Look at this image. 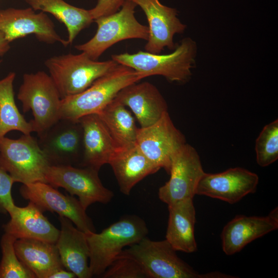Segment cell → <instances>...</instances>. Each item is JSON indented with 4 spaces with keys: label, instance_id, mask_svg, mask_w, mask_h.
<instances>
[{
    "label": "cell",
    "instance_id": "cell-1",
    "mask_svg": "<svg viewBox=\"0 0 278 278\" xmlns=\"http://www.w3.org/2000/svg\"><path fill=\"white\" fill-rule=\"evenodd\" d=\"M197 53L196 42L190 38L183 39L168 54L160 55L140 50L134 54L113 55L111 59L118 64L132 68L145 78L160 75L172 82L185 83L189 80Z\"/></svg>",
    "mask_w": 278,
    "mask_h": 278
},
{
    "label": "cell",
    "instance_id": "cell-2",
    "mask_svg": "<svg viewBox=\"0 0 278 278\" xmlns=\"http://www.w3.org/2000/svg\"><path fill=\"white\" fill-rule=\"evenodd\" d=\"M144 78L132 68L118 64L84 91L62 99L60 118L79 120L84 116L97 114L122 89Z\"/></svg>",
    "mask_w": 278,
    "mask_h": 278
},
{
    "label": "cell",
    "instance_id": "cell-3",
    "mask_svg": "<svg viewBox=\"0 0 278 278\" xmlns=\"http://www.w3.org/2000/svg\"><path fill=\"white\" fill-rule=\"evenodd\" d=\"M148 233V227L143 219L136 215H127L99 233L86 234L92 276L102 275L124 248L138 242Z\"/></svg>",
    "mask_w": 278,
    "mask_h": 278
},
{
    "label": "cell",
    "instance_id": "cell-4",
    "mask_svg": "<svg viewBox=\"0 0 278 278\" xmlns=\"http://www.w3.org/2000/svg\"><path fill=\"white\" fill-rule=\"evenodd\" d=\"M44 64L62 99L84 91L118 64L112 59L93 60L82 52L53 56Z\"/></svg>",
    "mask_w": 278,
    "mask_h": 278
},
{
    "label": "cell",
    "instance_id": "cell-5",
    "mask_svg": "<svg viewBox=\"0 0 278 278\" xmlns=\"http://www.w3.org/2000/svg\"><path fill=\"white\" fill-rule=\"evenodd\" d=\"M120 254L138 262L148 278L220 277L221 273L199 274L181 259L166 239L152 240L147 237L123 250Z\"/></svg>",
    "mask_w": 278,
    "mask_h": 278
},
{
    "label": "cell",
    "instance_id": "cell-6",
    "mask_svg": "<svg viewBox=\"0 0 278 278\" xmlns=\"http://www.w3.org/2000/svg\"><path fill=\"white\" fill-rule=\"evenodd\" d=\"M23 111H32L33 132L41 134L60 118L59 92L49 75L44 71L23 75L18 94Z\"/></svg>",
    "mask_w": 278,
    "mask_h": 278
},
{
    "label": "cell",
    "instance_id": "cell-7",
    "mask_svg": "<svg viewBox=\"0 0 278 278\" xmlns=\"http://www.w3.org/2000/svg\"><path fill=\"white\" fill-rule=\"evenodd\" d=\"M50 164L41 149L38 139L31 134L12 139L5 136L0 142V168L14 182L28 184L45 182Z\"/></svg>",
    "mask_w": 278,
    "mask_h": 278
},
{
    "label": "cell",
    "instance_id": "cell-8",
    "mask_svg": "<svg viewBox=\"0 0 278 278\" xmlns=\"http://www.w3.org/2000/svg\"><path fill=\"white\" fill-rule=\"evenodd\" d=\"M136 5L126 0L117 12L94 20L97 25L95 35L75 48L96 60L109 47L121 41L142 39L147 41L148 26L141 24L135 16Z\"/></svg>",
    "mask_w": 278,
    "mask_h": 278
},
{
    "label": "cell",
    "instance_id": "cell-9",
    "mask_svg": "<svg viewBox=\"0 0 278 278\" xmlns=\"http://www.w3.org/2000/svg\"><path fill=\"white\" fill-rule=\"evenodd\" d=\"M98 171L86 167L50 165L45 175V182L55 188H64L71 195L77 196L86 210L94 203L107 204L114 197L113 192L102 184Z\"/></svg>",
    "mask_w": 278,
    "mask_h": 278
},
{
    "label": "cell",
    "instance_id": "cell-10",
    "mask_svg": "<svg viewBox=\"0 0 278 278\" xmlns=\"http://www.w3.org/2000/svg\"><path fill=\"white\" fill-rule=\"evenodd\" d=\"M204 173L198 152L185 143L172 157L170 178L160 187L159 199L167 205L193 199L198 182Z\"/></svg>",
    "mask_w": 278,
    "mask_h": 278
},
{
    "label": "cell",
    "instance_id": "cell-11",
    "mask_svg": "<svg viewBox=\"0 0 278 278\" xmlns=\"http://www.w3.org/2000/svg\"><path fill=\"white\" fill-rule=\"evenodd\" d=\"M38 136V144L50 165L80 166L83 147L79 120L60 119Z\"/></svg>",
    "mask_w": 278,
    "mask_h": 278
},
{
    "label": "cell",
    "instance_id": "cell-12",
    "mask_svg": "<svg viewBox=\"0 0 278 278\" xmlns=\"http://www.w3.org/2000/svg\"><path fill=\"white\" fill-rule=\"evenodd\" d=\"M185 143L184 135L174 125L168 111L151 125L139 128L136 142L143 153L168 174L172 157Z\"/></svg>",
    "mask_w": 278,
    "mask_h": 278
},
{
    "label": "cell",
    "instance_id": "cell-13",
    "mask_svg": "<svg viewBox=\"0 0 278 278\" xmlns=\"http://www.w3.org/2000/svg\"><path fill=\"white\" fill-rule=\"evenodd\" d=\"M22 196L33 202L42 212H56L69 219L80 230L87 234L95 232L93 222L78 199L64 195L55 187L43 182L23 184L20 189Z\"/></svg>",
    "mask_w": 278,
    "mask_h": 278
},
{
    "label": "cell",
    "instance_id": "cell-14",
    "mask_svg": "<svg viewBox=\"0 0 278 278\" xmlns=\"http://www.w3.org/2000/svg\"><path fill=\"white\" fill-rule=\"evenodd\" d=\"M0 30L10 43L33 34L47 44L59 42L64 46L68 45L67 40L57 32L53 22L46 14L42 11L36 13L30 7L0 10Z\"/></svg>",
    "mask_w": 278,
    "mask_h": 278
},
{
    "label": "cell",
    "instance_id": "cell-15",
    "mask_svg": "<svg viewBox=\"0 0 278 278\" xmlns=\"http://www.w3.org/2000/svg\"><path fill=\"white\" fill-rule=\"evenodd\" d=\"M258 181L256 173L241 167L231 168L217 173L204 172L197 184L196 195L233 204L254 193Z\"/></svg>",
    "mask_w": 278,
    "mask_h": 278
},
{
    "label": "cell",
    "instance_id": "cell-16",
    "mask_svg": "<svg viewBox=\"0 0 278 278\" xmlns=\"http://www.w3.org/2000/svg\"><path fill=\"white\" fill-rule=\"evenodd\" d=\"M129 1L141 8L148 22L146 51L159 54L165 47L174 49L175 35L182 33L186 28L178 18L177 10L163 5L159 0Z\"/></svg>",
    "mask_w": 278,
    "mask_h": 278
},
{
    "label": "cell",
    "instance_id": "cell-17",
    "mask_svg": "<svg viewBox=\"0 0 278 278\" xmlns=\"http://www.w3.org/2000/svg\"><path fill=\"white\" fill-rule=\"evenodd\" d=\"M133 113L141 128L157 121L166 112V100L153 84L145 81L134 83L122 89L115 98Z\"/></svg>",
    "mask_w": 278,
    "mask_h": 278
},
{
    "label": "cell",
    "instance_id": "cell-18",
    "mask_svg": "<svg viewBox=\"0 0 278 278\" xmlns=\"http://www.w3.org/2000/svg\"><path fill=\"white\" fill-rule=\"evenodd\" d=\"M277 210L264 217L237 215L223 228L222 248L227 255L241 251L247 245L278 228Z\"/></svg>",
    "mask_w": 278,
    "mask_h": 278
},
{
    "label": "cell",
    "instance_id": "cell-19",
    "mask_svg": "<svg viewBox=\"0 0 278 278\" xmlns=\"http://www.w3.org/2000/svg\"><path fill=\"white\" fill-rule=\"evenodd\" d=\"M61 224L56 246L63 267L78 278L92 277L89 267L90 252L86 233L74 226L68 218L59 216Z\"/></svg>",
    "mask_w": 278,
    "mask_h": 278
},
{
    "label": "cell",
    "instance_id": "cell-20",
    "mask_svg": "<svg viewBox=\"0 0 278 278\" xmlns=\"http://www.w3.org/2000/svg\"><path fill=\"white\" fill-rule=\"evenodd\" d=\"M83 129V156L79 167L99 170L109 162L118 148L107 128L97 114L79 119Z\"/></svg>",
    "mask_w": 278,
    "mask_h": 278
},
{
    "label": "cell",
    "instance_id": "cell-21",
    "mask_svg": "<svg viewBox=\"0 0 278 278\" xmlns=\"http://www.w3.org/2000/svg\"><path fill=\"white\" fill-rule=\"evenodd\" d=\"M10 220L4 226L5 233L16 239L30 238L56 244L60 230L53 225L33 202L19 207L14 205L8 212Z\"/></svg>",
    "mask_w": 278,
    "mask_h": 278
},
{
    "label": "cell",
    "instance_id": "cell-22",
    "mask_svg": "<svg viewBox=\"0 0 278 278\" xmlns=\"http://www.w3.org/2000/svg\"><path fill=\"white\" fill-rule=\"evenodd\" d=\"M108 164L112 167L120 192L125 195H130L133 187L146 177L160 169L136 144L118 147Z\"/></svg>",
    "mask_w": 278,
    "mask_h": 278
},
{
    "label": "cell",
    "instance_id": "cell-23",
    "mask_svg": "<svg viewBox=\"0 0 278 278\" xmlns=\"http://www.w3.org/2000/svg\"><path fill=\"white\" fill-rule=\"evenodd\" d=\"M193 199L168 205L166 239L176 251L193 253L197 249L195 237L196 211Z\"/></svg>",
    "mask_w": 278,
    "mask_h": 278
},
{
    "label": "cell",
    "instance_id": "cell-24",
    "mask_svg": "<svg viewBox=\"0 0 278 278\" xmlns=\"http://www.w3.org/2000/svg\"><path fill=\"white\" fill-rule=\"evenodd\" d=\"M20 261L37 278H49L56 270L64 268L55 244L30 238L18 239L14 242Z\"/></svg>",
    "mask_w": 278,
    "mask_h": 278
},
{
    "label": "cell",
    "instance_id": "cell-25",
    "mask_svg": "<svg viewBox=\"0 0 278 278\" xmlns=\"http://www.w3.org/2000/svg\"><path fill=\"white\" fill-rule=\"evenodd\" d=\"M34 10L50 13L65 26L67 41L72 44L79 32L88 27L93 19L89 10L78 8L64 0H24Z\"/></svg>",
    "mask_w": 278,
    "mask_h": 278
},
{
    "label": "cell",
    "instance_id": "cell-26",
    "mask_svg": "<svg viewBox=\"0 0 278 278\" xmlns=\"http://www.w3.org/2000/svg\"><path fill=\"white\" fill-rule=\"evenodd\" d=\"M97 114L118 147L136 144L138 128L124 105L114 98Z\"/></svg>",
    "mask_w": 278,
    "mask_h": 278
},
{
    "label": "cell",
    "instance_id": "cell-27",
    "mask_svg": "<svg viewBox=\"0 0 278 278\" xmlns=\"http://www.w3.org/2000/svg\"><path fill=\"white\" fill-rule=\"evenodd\" d=\"M15 78V73L10 72L0 80V142L12 131H20L23 134L33 132L30 121L25 119L15 103L13 91Z\"/></svg>",
    "mask_w": 278,
    "mask_h": 278
},
{
    "label": "cell",
    "instance_id": "cell-28",
    "mask_svg": "<svg viewBox=\"0 0 278 278\" xmlns=\"http://www.w3.org/2000/svg\"><path fill=\"white\" fill-rule=\"evenodd\" d=\"M16 239L5 233L1 246L2 259L0 263V278H34V274L19 259L14 249Z\"/></svg>",
    "mask_w": 278,
    "mask_h": 278
},
{
    "label": "cell",
    "instance_id": "cell-29",
    "mask_svg": "<svg viewBox=\"0 0 278 278\" xmlns=\"http://www.w3.org/2000/svg\"><path fill=\"white\" fill-rule=\"evenodd\" d=\"M255 150L258 165L266 167L278 159V119L264 127L255 141Z\"/></svg>",
    "mask_w": 278,
    "mask_h": 278
},
{
    "label": "cell",
    "instance_id": "cell-30",
    "mask_svg": "<svg viewBox=\"0 0 278 278\" xmlns=\"http://www.w3.org/2000/svg\"><path fill=\"white\" fill-rule=\"evenodd\" d=\"M102 276L103 278H148L138 262L122 254L113 260Z\"/></svg>",
    "mask_w": 278,
    "mask_h": 278
},
{
    "label": "cell",
    "instance_id": "cell-31",
    "mask_svg": "<svg viewBox=\"0 0 278 278\" xmlns=\"http://www.w3.org/2000/svg\"><path fill=\"white\" fill-rule=\"evenodd\" d=\"M14 183L5 171L0 168V213H8L14 205L12 197V187Z\"/></svg>",
    "mask_w": 278,
    "mask_h": 278
},
{
    "label": "cell",
    "instance_id": "cell-32",
    "mask_svg": "<svg viewBox=\"0 0 278 278\" xmlns=\"http://www.w3.org/2000/svg\"><path fill=\"white\" fill-rule=\"evenodd\" d=\"M126 0H98L97 4L90 9L94 21L101 16L113 14L118 11Z\"/></svg>",
    "mask_w": 278,
    "mask_h": 278
},
{
    "label": "cell",
    "instance_id": "cell-33",
    "mask_svg": "<svg viewBox=\"0 0 278 278\" xmlns=\"http://www.w3.org/2000/svg\"><path fill=\"white\" fill-rule=\"evenodd\" d=\"M77 277L76 275L65 269L64 268H61L54 271L49 276V278H75Z\"/></svg>",
    "mask_w": 278,
    "mask_h": 278
},
{
    "label": "cell",
    "instance_id": "cell-34",
    "mask_svg": "<svg viewBox=\"0 0 278 278\" xmlns=\"http://www.w3.org/2000/svg\"><path fill=\"white\" fill-rule=\"evenodd\" d=\"M9 43L0 30V56H3L9 50Z\"/></svg>",
    "mask_w": 278,
    "mask_h": 278
}]
</instances>
